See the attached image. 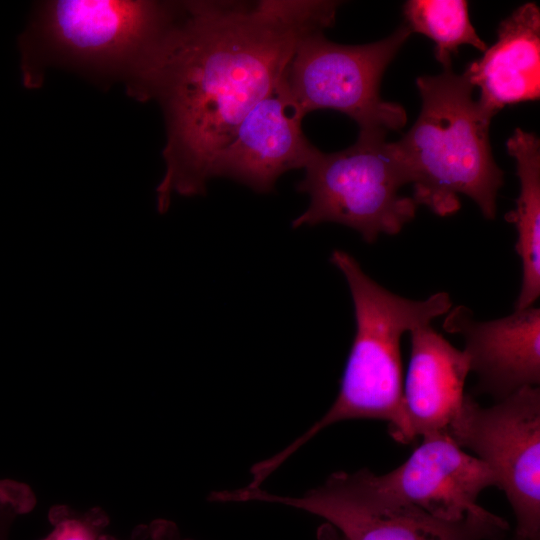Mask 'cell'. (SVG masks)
Listing matches in <instances>:
<instances>
[{
	"mask_svg": "<svg viewBox=\"0 0 540 540\" xmlns=\"http://www.w3.org/2000/svg\"><path fill=\"white\" fill-rule=\"evenodd\" d=\"M443 328L460 335L470 371L477 375L475 391L500 401L540 383V309H514L508 316L479 321L464 305L451 307Z\"/></svg>",
	"mask_w": 540,
	"mask_h": 540,
	"instance_id": "11",
	"label": "cell"
},
{
	"mask_svg": "<svg viewBox=\"0 0 540 540\" xmlns=\"http://www.w3.org/2000/svg\"><path fill=\"white\" fill-rule=\"evenodd\" d=\"M463 75L480 90L479 104L492 117L507 105L540 97V9L525 3L504 19L496 42L470 62Z\"/></svg>",
	"mask_w": 540,
	"mask_h": 540,
	"instance_id": "13",
	"label": "cell"
},
{
	"mask_svg": "<svg viewBox=\"0 0 540 540\" xmlns=\"http://www.w3.org/2000/svg\"><path fill=\"white\" fill-rule=\"evenodd\" d=\"M303 118L291 103L281 78L249 111L216 156L212 178L227 177L258 193L272 191L282 174L304 169L319 151L304 135Z\"/></svg>",
	"mask_w": 540,
	"mask_h": 540,
	"instance_id": "10",
	"label": "cell"
},
{
	"mask_svg": "<svg viewBox=\"0 0 540 540\" xmlns=\"http://www.w3.org/2000/svg\"><path fill=\"white\" fill-rule=\"evenodd\" d=\"M422 437V443L396 469L384 475L364 469L369 486L385 498L444 521L486 515L489 511L477 504V498L485 488L496 486L488 465L464 452L446 432Z\"/></svg>",
	"mask_w": 540,
	"mask_h": 540,
	"instance_id": "9",
	"label": "cell"
},
{
	"mask_svg": "<svg viewBox=\"0 0 540 540\" xmlns=\"http://www.w3.org/2000/svg\"><path fill=\"white\" fill-rule=\"evenodd\" d=\"M136 540H182L176 527L168 522H155L144 529Z\"/></svg>",
	"mask_w": 540,
	"mask_h": 540,
	"instance_id": "18",
	"label": "cell"
},
{
	"mask_svg": "<svg viewBox=\"0 0 540 540\" xmlns=\"http://www.w3.org/2000/svg\"><path fill=\"white\" fill-rule=\"evenodd\" d=\"M337 1H186L136 84L166 123L157 208L204 195L216 156L281 80L298 40L336 19Z\"/></svg>",
	"mask_w": 540,
	"mask_h": 540,
	"instance_id": "1",
	"label": "cell"
},
{
	"mask_svg": "<svg viewBox=\"0 0 540 540\" xmlns=\"http://www.w3.org/2000/svg\"><path fill=\"white\" fill-rule=\"evenodd\" d=\"M235 497L238 502L279 503L319 516L343 540H501L509 530L507 522L491 512L449 522L385 498L369 486L364 469L333 473L321 486L299 497L261 488H240Z\"/></svg>",
	"mask_w": 540,
	"mask_h": 540,
	"instance_id": "7",
	"label": "cell"
},
{
	"mask_svg": "<svg viewBox=\"0 0 540 540\" xmlns=\"http://www.w3.org/2000/svg\"><path fill=\"white\" fill-rule=\"evenodd\" d=\"M100 528V525L91 519H61L43 540H101Z\"/></svg>",
	"mask_w": 540,
	"mask_h": 540,
	"instance_id": "16",
	"label": "cell"
},
{
	"mask_svg": "<svg viewBox=\"0 0 540 540\" xmlns=\"http://www.w3.org/2000/svg\"><path fill=\"white\" fill-rule=\"evenodd\" d=\"M422 105L409 131L389 142L411 196L439 216L455 214L460 195L472 199L486 219L497 213L504 173L494 161L492 116L473 98L474 87L452 68L416 79Z\"/></svg>",
	"mask_w": 540,
	"mask_h": 540,
	"instance_id": "3",
	"label": "cell"
},
{
	"mask_svg": "<svg viewBox=\"0 0 540 540\" xmlns=\"http://www.w3.org/2000/svg\"><path fill=\"white\" fill-rule=\"evenodd\" d=\"M386 135L360 130L356 142L344 150H319L296 186L310 202L293 219L292 228L338 223L356 230L369 244L381 234L399 233L415 217L418 205L400 194L406 183Z\"/></svg>",
	"mask_w": 540,
	"mask_h": 540,
	"instance_id": "5",
	"label": "cell"
},
{
	"mask_svg": "<svg viewBox=\"0 0 540 540\" xmlns=\"http://www.w3.org/2000/svg\"><path fill=\"white\" fill-rule=\"evenodd\" d=\"M446 433L494 473L516 518L514 540H540L539 387H524L491 407L466 394Z\"/></svg>",
	"mask_w": 540,
	"mask_h": 540,
	"instance_id": "8",
	"label": "cell"
},
{
	"mask_svg": "<svg viewBox=\"0 0 540 540\" xmlns=\"http://www.w3.org/2000/svg\"><path fill=\"white\" fill-rule=\"evenodd\" d=\"M411 352L402 389L403 443L446 429L464 403L469 359L430 325L412 330Z\"/></svg>",
	"mask_w": 540,
	"mask_h": 540,
	"instance_id": "12",
	"label": "cell"
},
{
	"mask_svg": "<svg viewBox=\"0 0 540 540\" xmlns=\"http://www.w3.org/2000/svg\"><path fill=\"white\" fill-rule=\"evenodd\" d=\"M508 154L515 159L519 179L516 208L506 220L515 225V250L520 258L522 279L515 309L533 306L540 296V141L516 128L506 142Z\"/></svg>",
	"mask_w": 540,
	"mask_h": 540,
	"instance_id": "14",
	"label": "cell"
},
{
	"mask_svg": "<svg viewBox=\"0 0 540 540\" xmlns=\"http://www.w3.org/2000/svg\"><path fill=\"white\" fill-rule=\"evenodd\" d=\"M330 540H342V539L335 537V538H332Z\"/></svg>",
	"mask_w": 540,
	"mask_h": 540,
	"instance_id": "20",
	"label": "cell"
},
{
	"mask_svg": "<svg viewBox=\"0 0 540 540\" xmlns=\"http://www.w3.org/2000/svg\"><path fill=\"white\" fill-rule=\"evenodd\" d=\"M403 13L411 33L423 34L435 43L434 55L444 70L451 68L452 55L462 45L487 49L470 21L466 0H409Z\"/></svg>",
	"mask_w": 540,
	"mask_h": 540,
	"instance_id": "15",
	"label": "cell"
},
{
	"mask_svg": "<svg viewBox=\"0 0 540 540\" xmlns=\"http://www.w3.org/2000/svg\"><path fill=\"white\" fill-rule=\"evenodd\" d=\"M101 540H112V539L102 536Z\"/></svg>",
	"mask_w": 540,
	"mask_h": 540,
	"instance_id": "19",
	"label": "cell"
},
{
	"mask_svg": "<svg viewBox=\"0 0 540 540\" xmlns=\"http://www.w3.org/2000/svg\"><path fill=\"white\" fill-rule=\"evenodd\" d=\"M24 513L20 500L8 489L0 487V540H7L13 518Z\"/></svg>",
	"mask_w": 540,
	"mask_h": 540,
	"instance_id": "17",
	"label": "cell"
},
{
	"mask_svg": "<svg viewBox=\"0 0 540 540\" xmlns=\"http://www.w3.org/2000/svg\"><path fill=\"white\" fill-rule=\"evenodd\" d=\"M177 3L118 0H56L40 6L19 37L26 87L42 82L49 65L94 77L136 83L166 33Z\"/></svg>",
	"mask_w": 540,
	"mask_h": 540,
	"instance_id": "4",
	"label": "cell"
},
{
	"mask_svg": "<svg viewBox=\"0 0 540 540\" xmlns=\"http://www.w3.org/2000/svg\"><path fill=\"white\" fill-rule=\"evenodd\" d=\"M411 31L400 26L377 42L345 45L328 40L323 31L303 35L282 76L286 93L302 117L331 109L353 119L360 130L388 133L403 128V106L380 96L383 74Z\"/></svg>",
	"mask_w": 540,
	"mask_h": 540,
	"instance_id": "6",
	"label": "cell"
},
{
	"mask_svg": "<svg viewBox=\"0 0 540 540\" xmlns=\"http://www.w3.org/2000/svg\"><path fill=\"white\" fill-rule=\"evenodd\" d=\"M330 262L346 279L356 325L340 389L329 410L304 434L260 462V469L266 475H271L324 428L340 421H386L391 437L403 443L401 338L406 332L430 325L452 307L447 292H437L424 300H412L387 290L368 276L359 262L344 250L335 249Z\"/></svg>",
	"mask_w": 540,
	"mask_h": 540,
	"instance_id": "2",
	"label": "cell"
}]
</instances>
